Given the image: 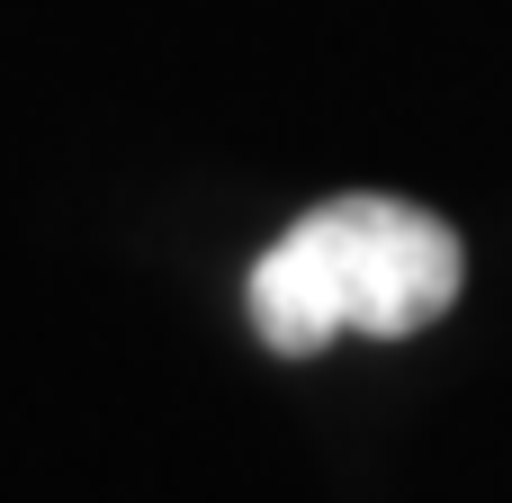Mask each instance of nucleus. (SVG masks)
Segmentation results:
<instances>
[{"label": "nucleus", "instance_id": "nucleus-1", "mask_svg": "<svg viewBox=\"0 0 512 503\" xmlns=\"http://www.w3.org/2000/svg\"><path fill=\"white\" fill-rule=\"evenodd\" d=\"M459 279H468V252L459 234L414 207V198H324L306 207L243 279V306H252V333L288 360L342 342V333H378V342H405L423 324H441L459 306Z\"/></svg>", "mask_w": 512, "mask_h": 503}]
</instances>
